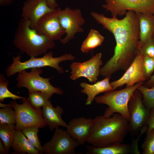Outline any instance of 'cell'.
<instances>
[{
  "instance_id": "obj_1",
  "label": "cell",
  "mask_w": 154,
  "mask_h": 154,
  "mask_svg": "<svg viewBox=\"0 0 154 154\" xmlns=\"http://www.w3.org/2000/svg\"><path fill=\"white\" fill-rule=\"evenodd\" d=\"M121 19L109 18L92 12L90 15L103 28L113 35L116 45L112 56L100 68V74L110 78L119 70H126L140 52L139 28L137 13L129 10Z\"/></svg>"
},
{
  "instance_id": "obj_2",
  "label": "cell",
  "mask_w": 154,
  "mask_h": 154,
  "mask_svg": "<svg viewBox=\"0 0 154 154\" xmlns=\"http://www.w3.org/2000/svg\"><path fill=\"white\" fill-rule=\"evenodd\" d=\"M129 121L118 113L110 117L98 116L93 119L86 142L97 147L122 143L129 132Z\"/></svg>"
},
{
  "instance_id": "obj_3",
  "label": "cell",
  "mask_w": 154,
  "mask_h": 154,
  "mask_svg": "<svg viewBox=\"0 0 154 154\" xmlns=\"http://www.w3.org/2000/svg\"><path fill=\"white\" fill-rule=\"evenodd\" d=\"M13 44L21 53H25L30 57L44 54L55 46L54 41L38 33L31 27L29 21L23 18L18 24Z\"/></svg>"
},
{
  "instance_id": "obj_4",
  "label": "cell",
  "mask_w": 154,
  "mask_h": 154,
  "mask_svg": "<svg viewBox=\"0 0 154 154\" xmlns=\"http://www.w3.org/2000/svg\"><path fill=\"white\" fill-rule=\"evenodd\" d=\"M144 82H140L119 90L107 91L103 95L96 97L95 100L97 103L105 104L108 106L103 116L110 117L115 113H118L129 121L130 119L128 109L129 100L134 91Z\"/></svg>"
},
{
  "instance_id": "obj_5",
  "label": "cell",
  "mask_w": 154,
  "mask_h": 154,
  "mask_svg": "<svg viewBox=\"0 0 154 154\" xmlns=\"http://www.w3.org/2000/svg\"><path fill=\"white\" fill-rule=\"evenodd\" d=\"M21 56H13V62L7 67L5 74L8 77L23 70L34 68L49 66L56 69L58 72L62 73L64 71L63 68L59 66L60 62L66 60H72L75 57L70 54H66L57 57L53 56L52 52L50 51L46 53L42 57H31L28 60L22 62Z\"/></svg>"
},
{
  "instance_id": "obj_6",
  "label": "cell",
  "mask_w": 154,
  "mask_h": 154,
  "mask_svg": "<svg viewBox=\"0 0 154 154\" xmlns=\"http://www.w3.org/2000/svg\"><path fill=\"white\" fill-rule=\"evenodd\" d=\"M22 104H19L13 100L8 104L0 103L2 108L9 106L13 108L16 113V123L15 130H20L25 127L35 126L43 128L48 126L42 117V110L33 108L25 98L21 99Z\"/></svg>"
},
{
  "instance_id": "obj_7",
  "label": "cell",
  "mask_w": 154,
  "mask_h": 154,
  "mask_svg": "<svg viewBox=\"0 0 154 154\" xmlns=\"http://www.w3.org/2000/svg\"><path fill=\"white\" fill-rule=\"evenodd\" d=\"M42 73L40 68H31L29 72L26 70H22L18 73L16 78L17 87L19 88H26L30 91H41L52 96L54 94H63L64 92L60 88L54 87L51 84L49 80L51 77L45 78L40 76Z\"/></svg>"
},
{
  "instance_id": "obj_8",
  "label": "cell",
  "mask_w": 154,
  "mask_h": 154,
  "mask_svg": "<svg viewBox=\"0 0 154 154\" xmlns=\"http://www.w3.org/2000/svg\"><path fill=\"white\" fill-rule=\"evenodd\" d=\"M102 5L112 17L125 15L131 10L136 13L154 14V0H104Z\"/></svg>"
},
{
  "instance_id": "obj_9",
  "label": "cell",
  "mask_w": 154,
  "mask_h": 154,
  "mask_svg": "<svg viewBox=\"0 0 154 154\" xmlns=\"http://www.w3.org/2000/svg\"><path fill=\"white\" fill-rule=\"evenodd\" d=\"M128 109L130 116L129 132L135 135L147 125L150 111L144 105L142 94L138 89L134 91L130 98Z\"/></svg>"
},
{
  "instance_id": "obj_10",
  "label": "cell",
  "mask_w": 154,
  "mask_h": 154,
  "mask_svg": "<svg viewBox=\"0 0 154 154\" xmlns=\"http://www.w3.org/2000/svg\"><path fill=\"white\" fill-rule=\"evenodd\" d=\"M79 144L66 130L58 128L51 139L42 146V154H75Z\"/></svg>"
},
{
  "instance_id": "obj_11",
  "label": "cell",
  "mask_w": 154,
  "mask_h": 154,
  "mask_svg": "<svg viewBox=\"0 0 154 154\" xmlns=\"http://www.w3.org/2000/svg\"><path fill=\"white\" fill-rule=\"evenodd\" d=\"M60 24L65 31V36L60 40L64 44L73 39L78 33H83L82 26L85 20L78 9H72L68 7L60 10L58 15Z\"/></svg>"
},
{
  "instance_id": "obj_12",
  "label": "cell",
  "mask_w": 154,
  "mask_h": 154,
  "mask_svg": "<svg viewBox=\"0 0 154 154\" xmlns=\"http://www.w3.org/2000/svg\"><path fill=\"white\" fill-rule=\"evenodd\" d=\"M61 10L60 8L58 7L41 17L35 29L37 32L52 40H60L62 37L66 35L58 17Z\"/></svg>"
},
{
  "instance_id": "obj_13",
  "label": "cell",
  "mask_w": 154,
  "mask_h": 154,
  "mask_svg": "<svg viewBox=\"0 0 154 154\" xmlns=\"http://www.w3.org/2000/svg\"><path fill=\"white\" fill-rule=\"evenodd\" d=\"M102 55L100 52L84 62L72 63L70 66L71 70L70 78L75 80L83 77L87 78L91 83L96 82L100 75V67L102 64Z\"/></svg>"
},
{
  "instance_id": "obj_14",
  "label": "cell",
  "mask_w": 154,
  "mask_h": 154,
  "mask_svg": "<svg viewBox=\"0 0 154 154\" xmlns=\"http://www.w3.org/2000/svg\"><path fill=\"white\" fill-rule=\"evenodd\" d=\"M143 57L140 52L123 75L118 79L110 82L115 89L124 85H126V87H129L140 82H145L146 79L141 69Z\"/></svg>"
},
{
  "instance_id": "obj_15",
  "label": "cell",
  "mask_w": 154,
  "mask_h": 154,
  "mask_svg": "<svg viewBox=\"0 0 154 154\" xmlns=\"http://www.w3.org/2000/svg\"><path fill=\"white\" fill-rule=\"evenodd\" d=\"M54 9L48 6L46 0H27L23 4L22 18L29 21L31 27L35 29L41 17Z\"/></svg>"
},
{
  "instance_id": "obj_16",
  "label": "cell",
  "mask_w": 154,
  "mask_h": 154,
  "mask_svg": "<svg viewBox=\"0 0 154 154\" xmlns=\"http://www.w3.org/2000/svg\"><path fill=\"white\" fill-rule=\"evenodd\" d=\"M93 119L80 117L72 119L68 122L66 131L80 145L86 142L93 124Z\"/></svg>"
},
{
  "instance_id": "obj_17",
  "label": "cell",
  "mask_w": 154,
  "mask_h": 154,
  "mask_svg": "<svg viewBox=\"0 0 154 154\" xmlns=\"http://www.w3.org/2000/svg\"><path fill=\"white\" fill-rule=\"evenodd\" d=\"M64 112L63 108L59 105L54 108L50 100L42 107V116L50 130L52 131L60 126L67 127L68 124L62 118Z\"/></svg>"
},
{
  "instance_id": "obj_18",
  "label": "cell",
  "mask_w": 154,
  "mask_h": 154,
  "mask_svg": "<svg viewBox=\"0 0 154 154\" xmlns=\"http://www.w3.org/2000/svg\"><path fill=\"white\" fill-rule=\"evenodd\" d=\"M110 78L105 77L101 81L96 82L93 84L83 82L80 84L81 87L83 88L81 93L86 94L87 96L85 104L91 105L98 94L115 89L111 86L110 82Z\"/></svg>"
},
{
  "instance_id": "obj_19",
  "label": "cell",
  "mask_w": 154,
  "mask_h": 154,
  "mask_svg": "<svg viewBox=\"0 0 154 154\" xmlns=\"http://www.w3.org/2000/svg\"><path fill=\"white\" fill-rule=\"evenodd\" d=\"M11 147L12 154H40L20 130H15Z\"/></svg>"
},
{
  "instance_id": "obj_20",
  "label": "cell",
  "mask_w": 154,
  "mask_h": 154,
  "mask_svg": "<svg viewBox=\"0 0 154 154\" xmlns=\"http://www.w3.org/2000/svg\"><path fill=\"white\" fill-rule=\"evenodd\" d=\"M139 28L140 47L154 35V14L136 13Z\"/></svg>"
},
{
  "instance_id": "obj_21",
  "label": "cell",
  "mask_w": 154,
  "mask_h": 154,
  "mask_svg": "<svg viewBox=\"0 0 154 154\" xmlns=\"http://www.w3.org/2000/svg\"><path fill=\"white\" fill-rule=\"evenodd\" d=\"M86 154H127L131 151L128 145L122 143H116L102 147L86 145Z\"/></svg>"
},
{
  "instance_id": "obj_22",
  "label": "cell",
  "mask_w": 154,
  "mask_h": 154,
  "mask_svg": "<svg viewBox=\"0 0 154 154\" xmlns=\"http://www.w3.org/2000/svg\"><path fill=\"white\" fill-rule=\"evenodd\" d=\"M104 39V37L98 31L91 29L83 42L80 50L83 53H88L90 50L101 45Z\"/></svg>"
},
{
  "instance_id": "obj_23",
  "label": "cell",
  "mask_w": 154,
  "mask_h": 154,
  "mask_svg": "<svg viewBox=\"0 0 154 154\" xmlns=\"http://www.w3.org/2000/svg\"><path fill=\"white\" fill-rule=\"evenodd\" d=\"M15 124L0 123V138L9 153L13 142Z\"/></svg>"
},
{
  "instance_id": "obj_24",
  "label": "cell",
  "mask_w": 154,
  "mask_h": 154,
  "mask_svg": "<svg viewBox=\"0 0 154 154\" xmlns=\"http://www.w3.org/2000/svg\"><path fill=\"white\" fill-rule=\"evenodd\" d=\"M52 96L40 91H29V97L27 99L33 108L37 110H41V108L45 105Z\"/></svg>"
},
{
  "instance_id": "obj_25",
  "label": "cell",
  "mask_w": 154,
  "mask_h": 154,
  "mask_svg": "<svg viewBox=\"0 0 154 154\" xmlns=\"http://www.w3.org/2000/svg\"><path fill=\"white\" fill-rule=\"evenodd\" d=\"M39 128L31 126L23 128L21 130L23 134L33 145L42 154L43 147L38 136Z\"/></svg>"
},
{
  "instance_id": "obj_26",
  "label": "cell",
  "mask_w": 154,
  "mask_h": 154,
  "mask_svg": "<svg viewBox=\"0 0 154 154\" xmlns=\"http://www.w3.org/2000/svg\"><path fill=\"white\" fill-rule=\"evenodd\" d=\"M9 82L5 77L4 74L0 75V101L3 102L5 99L11 98L15 100L25 98L11 92L8 89V86Z\"/></svg>"
},
{
  "instance_id": "obj_27",
  "label": "cell",
  "mask_w": 154,
  "mask_h": 154,
  "mask_svg": "<svg viewBox=\"0 0 154 154\" xmlns=\"http://www.w3.org/2000/svg\"><path fill=\"white\" fill-rule=\"evenodd\" d=\"M141 93L143 103L149 110L154 109V87L148 88L143 85L137 89Z\"/></svg>"
},
{
  "instance_id": "obj_28",
  "label": "cell",
  "mask_w": 154,
  "mask_h": 154,
  "mask_svg": "<svg viewBox=\"0 0 154 154\" xmlns=\"http://www.w3.org/2000/svg\"><path fill=\"white\" fill-rule=\"evenodd\" d=\"M0 123L15 124L16 113L11 107L7 106L0 109Z\"/></svg>"
},
{
  "instance_id": "obj_29",
  "label": "cell",
  "mask_w": 154,
  "mask_h": 154,
  "mask_svg": "<svg viewBox=\"0 0 154 154\" xmlns=\"http://www.w3.org/2000/svg\"><path fill=\"white\" fill-rule=\"evenodd\" d=\"M142 148L143 154H154V128L147 131Z\"/></svg>"
},
{
  "instance_id": "obj_30",
  "label": "cell",
  "mask_w": 154,
  "mask_h": 154,
  "mask_svg": "<svg viewBox=\"0 0 154 154\" xmlns=\"http://www.w3.org/2000/svg\"><path fill=\"white\" fill-rule=\"evenodd\" d=\"M141 69L146 80H148L154 71V58L143 56L141 62Z\"/></svg>"
},
{
  "instance_id": "obj_31",
  "label": "cell",
  "mask_w": 154,
  "mask_h": 154,
  "mask_svg": "<svg viewBox=\"0 0 154 154\" xmlns=\"http://www.w3.org/2000/svg\"><path fill=\"white\" fill-rule=\"evenodd\" d=\"M140 52L143 56L154 58V39L152 38L143 44Z\"/></svg>"
},
{
  "instance_id": "obj_32",
  "label": "cell",
  "mask_w": 154,
  "mask_h": 154,
  "mask_svg": "<svg viewBox=\"0 0 154 154\" xmlns=\"http://www.w3.org/2000/svg\"><path fill=\"white\" fill-rule=\"evenodd\" d=\"M147 125V131L154 128V109L150 110Z\"/></svg>"
},
{
  "instance_id": "obj_33",
  "label": "cell",
  "mask_w": 154,
  "mask_h": 154,
  "mask_svg": "<svg viewBox=\"0 0 154 154\" xmlns=\"http://www.w3.org/2000/svg\"><path fill=\"white\" fill-rule=\"evenodd\" d=\"M143 85L148 88L154 87V74L147 81L145 82Z\"/></svg>"
},
{
  "instance_id": "obj_34",
  "label": "cell",
  "mask_w": 154,
  "mask_h": 154,
  "mask_svg": "<svg viewBox=\"0 0 154 154\" xmlns=\"http://www.w3.org/2000/svg\"><path fill=\"white\" fill-rule=\"evenodd\" d=\"M48 6L51 9H55L58 7V5L56 0H46Z\"/></svg>"
},
{
  "instance_id": "obj_35",
  "label": "cell",
  "mask_w": 154,
  "mask_h": 154,
  "mask_svg": "<svg viewBox=\"0 0 154 154\" xmlns=\"http://www.w3.org/2000/svg\"><path fill=\"white\" fill-rule=\"evenodd\" d=\"M9 153L6 151L5 147L4 144L0 139V154H8Z\"/></svg>"
},
{
  "instance_id": "obj_36",
  "label": "cell",
  "mask_w": 154,
  "mask_h": 154,
  "mask_svg": "<svg viewBox=\"0 0 154 154\" xmlns=\"http://www.w3.org/2000/svg\"><path fill=\"white\" fill-rule=\"evenodd\" d=\"M13 0H0V5L3 7H5L10 5Z\"/></svg>"
},
{
  "instance_id": "obj_37",
  "label": "cell",
  "mask_w": 154,
  "mask_h": 154,
  "mask_svg": "<svg viewBox=\"0 0 154 154\" xmlns=\"http://www.w3.org/2000/svg\"><path fill=\"white\" fill-rule=\"evenodd\" d=\"M153 38L154 39V35L153 36Z\"/></svg>"
}]
</instances>
